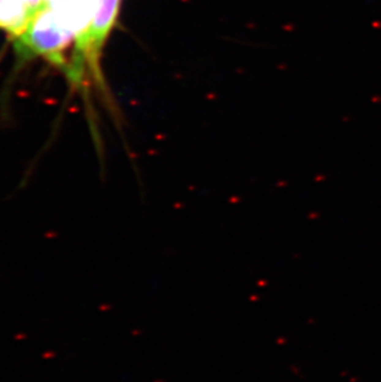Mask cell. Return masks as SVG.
Segmentation results:
<instances>
[{
    "label": "cell",
    "mask_w": 381,
    "mask_h": 382,
    "mask_svg": "<svg viewBox=\"0 0 381 382\" xmlns=\"http://www.w3.org/2000/svg\"><path fill=\"white\" fill-rule=\"evenodd\" d=\"M79 2V5H81V10L84 15V17L89 21H92L93 16H94V13L97 10V6H98V3L99 0H78Z\"/></svg>",
    "instance_id": "5b68a950"
},
{
    "label": "cell",
    "mask_w": 381,
    "mask_h": 382,
    "mask_svg": "<svg viewBox=\"0 0 381 382\" xmlns=\"http://www.w3.org/2000/svg\"><path fill=\"white\" fill-rule=\"evenodd\" d=\"M73 40H77V36L43 4L30 19L24 32L16 37V48L24 54L41 56L57 66H63V52Z\"/></svg>",
    "instance_id": "6da1fadb"
},
{
    "label": "cell",
    "mask_w": 381,
    "mask_h": 382,
    "mask_svg": "<svg viewBox=\"0 0 381 382\" xmlns=\"http://www.w3.org/2000/svg\"><path fill=\"white\" fill-rule=\"evenodd\" d=\"M24 3L30 19L43 6V0H24Z\"/></svg>",
    "instance_id": "8992f818"
},
{
    "label": "cell",
    "mask_w": 381,
    "mask_h": 382,
    "mask_svg": "<svg viewBox=\"0 0 381 382\" xmlns=\"http://www.w3.org/2000/svg\"><path fill=\"white\" fill-rule=\"evenodd\" d=\"M120 5L121 0H99L87 32L76 41L79 65L87 62L93 69H99L102 48L116 22Z\"/></svg>",
    "instance_id": "7a4b0ae2"
},
{
    "label": "cell",
    "mask_w": 381,
    "mask_h": 382,
    "mask_svg": "<svg viewBox=\"0 0 381 382\" xmlns=\"http://www.w3.org/2000/svg\"><path fill=\"white\" fill-rule=\"evenodd\" d=\"M43 4L47 5L57 19L77 36L76 41L87 32L90 24L84 17L78 0H43Z\"/></svg>",
    "instance_id": "3957f363"
},
{
    "label": "cell",
    "mask_w": 381,
    "mask_h": 382,
    "mask_svg": "<svg viewBox=\"0 0 381 382\" xmlns=\"http://www.w3.org/2000/svg\"><path fill=\"white\" fill-rule=\"evenodd\" d=\"M28 21L24 0H0V30L16 39L25 31Z\"/></svg>",
    "instance_id": "277c9868"
}]
</instances>
